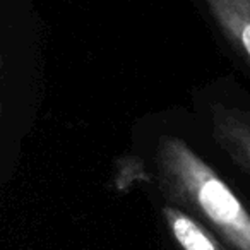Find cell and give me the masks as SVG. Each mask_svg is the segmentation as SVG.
Returning <instances> with one entry per match:
<instances>
[{"label":"cell","mask_w":250,"mask_h":250,"mask_svg":"<svg viewBox=\"0 0 250 250\" xmlns=\"http://www.w3.org/2000/svg\"><path fill=\"white\" fill-rule=\"evenodd\" d=\"M212 137L221 149L250 175V117L243 111L212 104Z\"/></svg>","instance_id":"7a4b0ae2"},{"label":"cell","mask_w":250,"mask_h":250,"mask_svg":"<svg viewBox=\"0 0 250 250\" xmlns=\"http://www.w3.org/2000/svg\"><path fill=\"white\" fill-rule=\"evenodd\" d=\"M154 165L167 204L194 216L233 250H250V212L185 141L160 139Z\"/></svg>","instance_id":"6da1fadb"},{"label":"cell","mask_w":250,"mask_h":250,"mask_svg":"<svg viewBox=\"0 0 250 250\" xmlns=\"http://www.w3.org/2000/svg\"><path fill=\"white\" fill-rule=\"evenodd\" d=\"M161 214L171 238L180 250H229L206 225L171 204H165Z\"/></svg>","instance_id":"3957f363"},{"label":"cell","mask_w":250,"mask_h":250,"mask_svg":"<svg viewBox=\"0 0 250 250\" xmlns=\"http://www.w3.org/2000/svg\"><path fill=\"white\" fill-rule=\"evenodd\" d=\"M223 35L250 62V0H204Z\"/></svg>","instance_id":"277c9868"},{"label":"cell","mask_w":250,"mask_h":250,"mask_svg":"<svg viewBox=\"0 0 250 250\" xmlns=\"http://www.w3.org/2000/svg\"><path fill=\"white\" fill-rule=\"evenodd\" d=\"M4 60H2V50H0V122L4 117Z\"/></svg>","instance_id":"5b68a950"}]
</instances>
